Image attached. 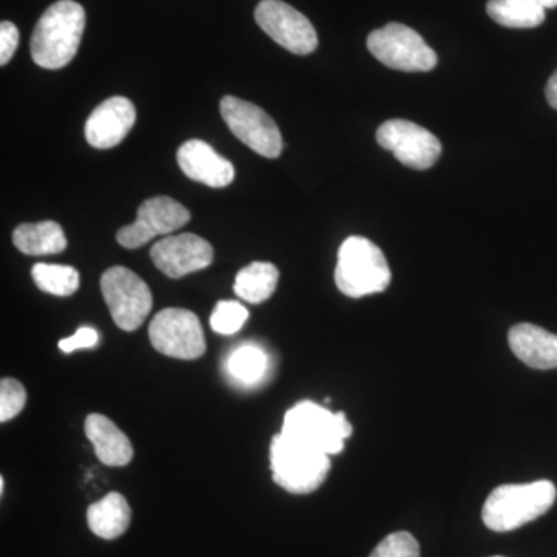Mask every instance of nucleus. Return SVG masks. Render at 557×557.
<instances>
[{
  "instance_id": "nucleus-1",
  "label": "nucleus",
  "mask_w": 557,
  "mask_h": 557,
  "mask_svg": "<svg viewBox=\"0 0 557 557\" xmlns=\"http://www.w3.org/2000/svg\"><path fill=\"white\" fill-rule=\"evenodd\" d=\"M86 27V11L73 0L53 3L33 32V61L42 69L65 67L78 53Z\"/></svg>"
},
{
  "instance_id": "nucleus-2",
  "label": "nucleus",
  "mask_w": 557,
  "mask_h": 557,
  "mask_svg": "<svg viewBox=\"0 0 557 557\" xmlns=\"http://www.w3.org/2000/svg\"><path fill=\"white\" fill-rule=\"evenodd\" d=\"M557 491L549 480L502 485L487 496L483 523L496 533H508L544 516L555 505Z\"/></svg>"
},
{
  "instance_id": "nucleus-3",
  "label": "nucleus",
  "mask_w": 557,
  "mask_h": 557,
  "mask_svg": "<svg viewBox=\"0 0 557 557\" xmlns=\"http://www.w3.org/2000/svg\"><path fill=\"white\" fill-rule=\"evenodd\" d=\"M391 278L386 256L372 240L351 236L343 242L335 270L336 287L341 293L348 298H364L384 292Z\"/></svg>"
},
{
  "instance_id": "nucleus-4",
  "label": "nucleus",
  "mask_w": 557,
  "mask_h": 557,
  "mask_svg": "<svg viewBox=\"0 0 557 557\" xmlns=\"http://www.w3.org/2000/svg\"><path fill=\"white\" fill-rule=\"evenodd\" d=\"M270 465L276 485L292 494H310L327 479L332 461L327 454L309 448L287 435H274Z\"/></svg>"
},
{
  "instance_id": "nucleus-5",
  "label": "nucleus",
  "mask_w": 557,
  "mask_h": 557,
  "mask_svg": "<svg viewBox=\"0 0 557 557\" xmlns=\"http://www.w3.org/2000/svg\"><path fill=\"white\" fill-rule=\"evenodd\" d=\"M281 432L319 453L335 456L343 453L354 428L346 413H333L317 403L302 401L288 410Z\"/></svg>"
},
{
  "instance_id": "nucleus-6",
  "label": "nucleus",
  "mask_w": 557,
  "mask_h": 557,
  "mask_svg": "<svg viewBox=\"0 0 557 557\" xmlns=\"http://www.w3.org/2000/svg\"><path fill=\"white\" fill-rule=\"evenodd\" d=\"M368 49L381 64L399 72H431L437 65V53L416 30L398 22L370 33Z\"/></svg>"
},
{
  "instance_id": "nucleus-7",
  "label": "nucleus",
  "mask_w": 557,
  "mask_h": 557,
  "mask_svg": "<svg viewBox=\"0 0 557 557\" xmlns=\"http://www.w3.org/2000/svg\"><path fill=\"white\" fill-rule=\"evenodd\" d=\"M101 292L113 322L124 332L141 327L152 310L148 284L124 267H113L102 274Z\"/></svg>"
},
{
  "instance_id": "nucleus-8",
  "label": "nucleus",
  "mask_w": 557,
  "mask_h": 557,
  "mask_svg": "<svg viewBox=\"0 0 557 557\" xmlns=\"http://www.w3.org/2000/svg\"><path fill=\"white\" fill-rule=\"evenodd\" d=\"M220 113L230 131L265 159H277L284 148L281 131L265 110L236 97L220 101Z\"/></svg>"
},
{
  "instance_id": "nucleus-9",
  "label": "nucleus",
  "mask_w": 557,
  "mask_h": 557,
  "mask_svg": "<svg viewBox=\"0 0 557 557\" xmlns=\"http://www.w3.org/2000/svg\"><path fill=\"white\" fill-rule=\"evenodd\" d=\"M153 348L175 359H197L207 351L203 329L196 313L185 309H164L149 325Z\"/></svg>"
},
{
  "instance_id": "nucleus-10",
  "label": "nucleus",
  "mask_w": 557,
  "mask_h": 557,
  "mask_svg": "<svg viewBox=\"0 0 557 557\" xmlns=\"http://www.w3.org/2000/svg\"><path fill=\"white\" fill-rule=\"evenodd\" d=\"M381 148L412 170L424 171L437 163L442 143L432 132L408 120H388L376 131Z\"/></svg>"
},
{
  "instance_id": "nucleus-11",
  "label": "nucleus",
  "mask_w": 557,
  "mask_h": 557,
  "mask_svg": "<svg viewBox=\"0 0 557 557\" xmlns=\"http://www.w3.org/2000/svg\"><path fill=\"white\" fill-rule=\"evenodd\" d=\"M256 22L274 42L292 53L310 54L318 49V33L311 22L282 0H262L255 11Z\"/></svg>"
},
{
  "instance_id": "nucleus-12",
  "label": "nucleus",
  "mask_w": 557,
  "mask_h": 557,
  "mask_svg": "<svg viewBox=\"0 0 557 557\" xmlns=\"http://www.w3.org/2000/svg\"><path fill=\"white\" fill-rule=\"evenodd\" d=\"M190 220L188 209L171 197L160 196L139 205L137 219L116 233L121 247L137 249L157 236L175 233Z\"/></svg>"
},
{
  "instance_id": "nucleus-13",
  "label": "nucleus",
  "mask_w": 557,
  "mask_h": 557,
  "mask_svg": "<svg viewBox=\"0 0 557 557\" xmlns=\"http://www.w3.org/2000/svg\"><path fill=\"white\" fill-rule=\"evenodd\" d=\"M150 259L161 273L180 278L211 265L214 249L197 234H175L157 242L150 249Z\"/></svg>"
},
{
  "instance_id": "nucleus-14",
  "label": "nucleus",
  "mask_w": 557,
  "mask_h": 557,
  "mask_svg": "<svg viewBox=\"0 0 557 557\" xmlns=\"http://www.w3.org/2000/svg\"><path fill=\"white\" fill-rule=\"evenodd\" d=\"M137 120L134 102L124 97H112L91 112L84 127L87 143L97 149L120 145Z\"/></svg>"
},
{
  "instance_id": "nucleus-15",
  "label": "nucleus",
  "mask_w": 557,
  "mask_h": 557,
  "mask_svg": "<svg viewBox=\"0 0 557 557\" xmlns=\"http://www.w3.org/2000/svg\"><path fill=\"white\" fill-rule=\"evenodd\" d=\"M177 161L186 177L209 188H226L233 183V163L201 139H189L180 146Z\"/></svg>"
},
{
  "instance_id": "nucleus-16",
  "label": "nucleus",
  "mask_w": 557,
  "mask_h": 557,
  "mask_svg": "<svg viewBox=\"0 0 557 557\" xmlns=\"http://www.w3.org/2000/svg\"><path fill=\"white\" fill-rule=\"evenodd\" d=\"M512 354L530 368L539 370L557 369V335L537 325H515L508 333Z\"/></svg>"
},
{
  "instance_id": "nucleus-17",
  "label": "nucleus",
  "mask_w": 557,
  "mask_h": 557,
  "mask_svg": "<svg viewBox=\"0 0 557 557\" xmlns=\"http://www.w3.org/2000/svg\"><path fill=\"white\" fill-rule=\"evenodd\" d=\"M87 438L102 465L126 467L134 458V448L127 435L110 418L91 413L84 424Z\"/></svg>"
},
{
  "instance_id": "nucleus-18",
  "label": "nucleus",
  "mask_w": 557,
  "mask_h": 557,
  "mask_svg": "<svg viewBox=\"0 0 557 557\" xmlns=\"http://www.w3.org/2000/svg\"><path fill=\"white\" fill-rule=\"evenodd\" d=\"M132 511L126 498L120 493H109L87 509V523L91 533L101 539H116L131 525Z\"/></svg>"
},
{
  "instance_id": "nucleus-19",
  "label": "nucleus",
  "mask_w": 557,
  "mask_h": 557,
  "mask_svg": "<svg viewBox=\"0 0 557 557\" xmlns=\"http://www.w3.org/2000/svg\"><path fill=\"white\" fill-rule=\"evenodd\" d=\"M557 0H490L491 20L507 28H534L544 24L545 10L556 9Z\"/></svg>"
},
{
  "instance_id": "nucleus-20",
  "label": "nucleus",
  "mask_w": 557,
  "mask_h": 557,
  "mask_svg": "<svg viewBox=\"0 0 557 557\" xmlns=\"http://www.w3.org/2000/svg\"><path fill=\"white\" fill-rule=\"evenodd\" d=\"M14 247L28 256L58 255L67 248V237L60 223L53 220L22 223L13 233Z\"/></svg>"
},
{
  "instance_id": "nucleus-21",
  "label": "nucleus",
  "mask_w": 557,
  "mask_h": 557,
  "mask_svg": "<svg viewBox=\"0 0 557 557\" xmlns=\"http://www.w3.org/2000/svg\"><path fill=\"white\" fill-rule=\"evenodd\" d=\"M278 270L270 262H252L237 273L234 293L249 304H262L276 292Z\"/></svg>"
},
{
  "instance_id": "nucleus-22",
  "label": "nucleus",
  "mask_w": 557,
  "mask_h": 557,
  "mask_svg": "<svg viewBox=\"0 0 557 557\" xmlns=\"http://www.w3.org/2000/svg\"><path fill=\"white\" fill-rule=\"evenodd\" d=\"M32 277L40 292L61 298L75 295L79 288V273L73 267L36 263Z\"/></svg>"
},
{
  "instance_id": "nucleus-23",
  "label": "nucleus",
  "mask_w": 557,
  "mask_h": 557,
  "mask_svg": "<svg viewBox=\"0 0 557 557\" xmlns=\"http://www.w3.org/2000/svg\"><path fill=\"white\" fill-rule=\"evenodd\" d=\"M269 359L262 348L245 344L236 348L228 358V370L234 379L242 383L252 384L265 375Z\"/></svg>"
},
{
  "instance_id": "nucleus-24",
  "label": "nucleus",
  "mask_w": 557,
  "mask_h": 557,
  "mask_svg": "<svg viewBox=\"0 0 557 557\" xmlns=\"http://www.w3.org/2000/svg\"><path fill=\"white\" fill-rule=\"evenodd\" d=\"M249 314L248 310L236 300H220L212 311L209 324L219 335H234L244 327Z\"/></svg>"
},
{
  "instance_id": "nucleus-25",
  "label": "nucleus",
  "mask_w": 557,
  "mask_h": 557,
  "mask_svg": "<svg viewBox=\"0 0 557 557\" xmlns=\"http://www.w3.org/2000/svg\"><path fill=\"white\" fill-rule=\"evenodd\" d=\"M27 403V392L20 381L3 379L0 381V421L7 423L20 416Z\"/></svg>"
},
{
  "instance_id": "nucleus-26",
  "label": "nucleus",
  "mask_w": 557,
  "mask_h": 557,
  "mask_svg": "<svg viewBox=\"0 0 557 557\" xmlns=\"http://www.w3.org/2000/svg\"><path fill=\"white\" fill-rule=\"evenodd\" d=\"M369 557H420L417 539L406 531L388 534Z\"/></svg>"
},
{
  "instance_id": "nucleus-27",
  "label": "nucleus",
  "mask_w": 557,
  "mask_h": 557,
  "mask_svg": "<svg viewBox=\"0 0 557 557\" xmlns=\"http://www.w3.org/2000/svg\"><path fill=\"white\" fill-rule=\"evenodd\" d=\"M20 46V30L10 21L0 24V64L7 65Z\"/></svg>"
},
{
  "instance_id": "nucleus-28",
  "label": "nucleus",
  "mask_w": 557,
  "mask_h": 557,
  "mask_svg": "<svg viewBox=\"0 0 557 557\" xmlns=\"http://www.w3.org/2000/svg\"><path fill=\"white\" fill-rule=\"evenodd\" d=\"M98 332L95 329L83 327L79 329L75 335L70 338L60 341V348L65 354H72V351L79 350V348H91L97 346Z\"/></svg>"
},
{
  "instance_id": "nucleus-29",
  "label": "nucleus",
  "mask_w": 557,
  "mask_h": 557,
  "mask_svg": "<svg viewBox=\"0 0 557 557\" xmlns=\"http://www.w3.org/2000/svg\"><path fill=\"white\" fill-rule=\"evenodd\" d=\"M545 97H547L548 104L557 110V70L549 76L547 87H545Z\"/></svg>"
},
{
  "instance_id": "nucleus-30",
  "label": "nucleus",
  "mask_w": 557,
  "mask_h": 557,
  "mask_svg": "<svg viewBox=\"0 0 557 557\" xmlns=\"http://www.w3.org/2000/svg\"><path fill=\"white\" fill-rule=\"evenodd\" d=\"M3 487H5V480L0 479V491H2V494H3Z\"/></svg>"
},
{
  "instance_id": "nucleus-31",
  "label": "nucleus",
  "mask_w": 557,
  "mask_h": 557,
  "mask_svg": "<svg viewBox=\"0 0 557 557\" xmlns=\"http://www.w3.org/2000/svg\"><path fill=\"white\" fill-rule=\"evenodd\" d=\"M494 557H502V556H494Z\"/></svg>"
}]
</instances>
